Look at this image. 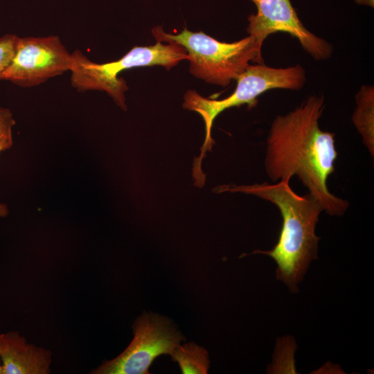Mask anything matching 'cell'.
<instances>
[{"instance_id": "cell-8", "label": "cell", "mask_w": 374, "mask_h": 374, "mask_svg": "<svg viewBox=\"0 0 374 374\" xmlns=\"http://www.w3.org/2000/svg\"><path fill=\"white\" fill-rule=\"evenodd\" d=\"M251 1L257 7V12L249 16L247 31L260 46L270 34L283 32L296 37L317 60H327L332 55L331 44L305 28L290 0Z\"/></svg>"}, {"instance_id": "cell-7", "label": "cell", "mask_w": 374, "mask_h": 374, "mask_svg": "<svg viewBox=\"0 0 374 374\" xmlns=\"http://www.w3.org/2000/svg\"><path fill=\"white\" fill-rule=\"evenodd\" d=\"M71 64V53L57 36L19 37L14 57L0 80L33 87L70 70Z\"/></svg>"}, {"instance_id": "cell-6", "label": "cell", "mask_w": 374, "mask_h": 374, "mask_svg": "<svg viewBox=\"0 0 374 374\" xmlns=\"http://www.w3.org/2000/svg\"><path fill=\"white\" fill-rule=\"evenodd\" d=\"M134 337L115 359L105 362L93 374H148L154 359L171 355L184 340L182 335L166 318L144 313L134 324Z\"/></svg>"}, {"instance_id": "cell-13", "label": "cell", "mask_w": 374, "mask_h": 374, "mask_svg": "<svg viewBox=\"0 0 374 374\" xmlns=\"http://www.w3.org/2000/svg\"><path fill=\"white\" fill-rule=\"evenodd\" d=\"M15 124V121L10 110L0 107V135L12 134V128Z\"/></svg>"}, {"instance_id": "cell-3", "label": "cell", "mask_w": 374, "mask_h": 374, "mask_svg": "<svg viewBox=\"0 0 374 374\" xmlns=\"http://www.w3.org/2000/svg\"><path fill=\"white\" fill-rule=\"evenodd\" d=\"M237 85L234 91L222 100L204 98L194 90H188L184 95L183 107L197 112L205 123L206 136L201 147V154L195 159L193 167L195 185L202 187L205 175L202 170V159L206 151H211L214 145L211 129L216 117L226 109L247 105L249 108L257 104V98L272 89H301L305 84V69L299 64L287 68H274L264 63L249 64L235 79Z\"/></svg>"}, {"instance_id": "cell-5", "label": "cell", "mask_w": 374, "mask_h": 374, "mask_svg": "<svg viewBox=\"0 0 374 374\" xmlns=\"http://www.w3.org/2000/svg\"><path fill=\"white\" fill-rule=\"evenodd\" d=\"M186 50L181 45L157 42L154 45L134 46L118 60L98 64L89 60L76 50L71 53V82L79 91H105L123 110L127 109L125 92L128 89L125 80L118 75L124 70L137 66L159 65L167 70L180 61L188 60Z\"/></svg>"}, {"instance_id": "cell-12", "label": "cell", "mask_w": 374, "mask_h": 374, "mask_svg": "<svg viewBox=\"0 0 374 374\" xmlns=\"http://www.w3.org/2000/svg\"><path fill=\"white\" fill-rule=\"evenodd\" d=\"M18 38V36L10 34L0 37V77L14 57Z\"/></svg>"}, {"instance_id": "cell-15", "label": "cell", "mask_w": 374, "mask_h": 374, "mask_svg": "<svg viewBox=\"0 0 374 374\" xmlns=\"http://www.w3.org/2000/svg\"><path fill=\"white\" fill-rule=\"evenodd\" d=\"M0 350H1V335H0ZM0 374H2V366H1V359H0Z\"/></svg>"}, {"instance_id": "cell-11", "label": "cell", "mask_w": 374, "mask_h": 374, "mask_svg": "<svg viewBox=\"0 0 374 374\" xmlns=\"http://www.w3.org/2000/svg\"><path fill=\"white\" fill-rule=\"evenodd\" d=\"M184 374H206L210 361L208 352L193 342L178 345L170 355Z\"/></svg>"}, {"instance_id": "cell-14", "label": "cell", "mask_w": 374, "mask_h": 374, "mask_svg": "<svg viewBox=\"0 0 374 374\" xmlns=\"http://www.w3.org/2000/svg\"><path fill=\"white\" fill-rule=\"evenodd\" d=\"M12 134L0 135V154L3 151L10 149L12 147ZM8 213L7 205L0 203V219L6 217Z\"/></svg>"}, {"instance_id": "cell-2", "label": "cell", "mask_w": 374, "mask_h": 374, "mask_svg": "<svg viewBox=\"0 0 374 374\" xmlns=\"http://www.w3.org/2000/svg\"><path fill=\"white\" fill-rule=\"evenodd\" d=\"M289 181L224 185L217 187L216 191L253 195L278 208L283 220L278 241L271 250H256L252 253L265 254L273 258L277 265L276 279L283 281L290 292L296 293L310 263L317 258L320 238L315 234V228L323 208L310 193L297 195Z\"/></svg>"}, {"instance_id": "cell-1", "label": "cell", "mask_w": 374, "mask_h": 374, "mask_svg": "<svg viewBox=\"0 0 374 374\" xmlns=\"http://www.w3.org/2000/svg\"><path fill=\"white\" fill-rule=\"evenodd\" d=\"M324 107L323 97L312 96L274 120L267 141L265 171L273 181L297 176L323 211L341 216L349 203L331 193L327 186L338 154L335 134L319 126Z\"/></svg>"}, {"instance_id": "cell-10", "label": "cell", "mask_w": 374, "mask_h": 374, "mask_svg": "<svg viewBox=\"0 0 374 374\" xmlns=\"http://www.w3.org/2000/svg\"><path fill=\"white\" fill-rule=\"evenodd\" d=\"M357 108L353 121L362 136L363 141L370 153L374 154L373 109L374 90L373 86H363L356 96Z\"/></svg>"}, {"instance_id": "cell-9", "label": "cell", "mask_w": 374, "mask_h": 374, "mask_svg": "<svg viewBox=\"0 0 374 374\" xmlns=\"http://www.w3.org/2000/svg\"><path fill=\"white\" fill-rule=\"evenodd\" d=\"M0 335L2 374L50 373V350L27 343L25 337L15 331Z\"/></svg>"}, {"instance_id": "cell-4", "label": "cell", "mask_w": 374, "mask_h": 374, "mask_svg": "<svg viewBox=\"0 0 374 374\" xmlns=\"http://www.w3.org/2000/svg\"><path fill=\"white\" fill-rule=\"evenodd\" d=\"M152 33L157 42L182 46L187 51L190 73L208 83L226 87L245 70L249 62L263 63L262 47L249 35L226 43L202 31L194 33L187 28L172 35L165 33L161 26H157Z\"/></svg>"}]
</instances>
